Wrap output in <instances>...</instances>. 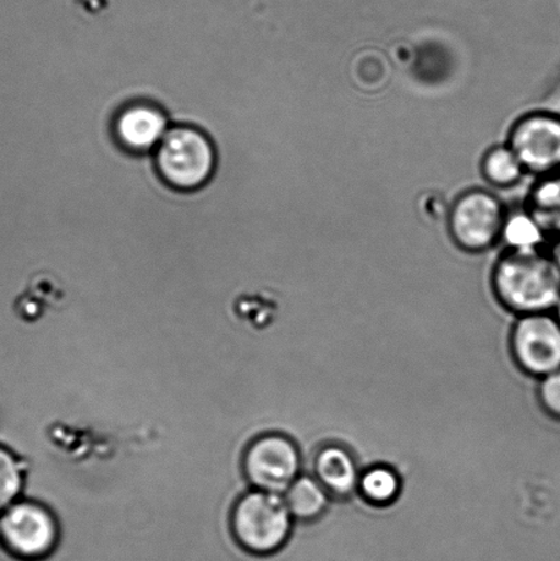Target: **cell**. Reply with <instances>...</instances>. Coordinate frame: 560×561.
Wrapping results in <instances>:
<instances>
[{"instance_id": "obj_13", "label": "cell", "mask_w": 560, "mask_h": 561, "mask_svg": "<svg viewBox=\"0 0 560 561\" xmlns=\"http://www.w3.org/2000/svg\"><path fill=\"white\" fill-rule=\"evenodd\" d=\"M358 489L362 496L375 505H388L397 500L400 481L397 472L388 467H373L361 474Z\"/></svg>"}, {"instance_id": "obj_11", "label": "cell", "mask_w": 560, "mask_h": 561, "mask_svg": "<svg viewBox=\"0 0 560 561\" xmlns=\"http://www.w3.org/2000/svg\"><path fill=\"white\" fill-rule=\"evenodd\" d=\"M546 239L560 240V172L540 178L530 191L528 210Z\"/></svg>"}, {"instance_id": "obj_19", "label": "cell", "mask_w": 560, "mask_h": 561, "mask_svg": "<svg viewBox=\"0 0 560 561\" xmlns=\"http://www.w3.org/2000/svg\"><path fill=\"white\" fill-rule=\"evenodd\" d=\"M556 317L558 318V321L560 322V300L558 302V306L556 307Z\"/></svg>"}, {"instance_id": "obj_18", "label": "cell", "mask_w": 560, "mask_h": 561, "mask_svg": "<svg viewBox=\"0 0 560 561\" xmlns=\"http://www.w3.org/2000/svg\"><path fill=\"white\" fill-rule=\"evenodd\" d=\"M551 255L553 257V261H556L557 266L559 268V273H560V240L556 241V249H553V252Z\"/></svg>"}, {"instance_id": "obj_17", "label": "cell", "mask_w": 560, "mask_h": 561, "mask_svg": "<svg viewBox=\"0 0 560 561\" xmlns=\"http://www.w3.org/2000/svg\"><path fill=\"white\" fill-rule=\"evenodd\" d=\"M539 396L548 414L560 421V368L541 378Z\"/></svg>"}, {"instance_id": "obj_14", "label": "cell", "mask_w": 560, "mask_h": 561, "mask_svg": "<svg viewBox=\"0 0 560 561\" xmlns=\"http://www.w3.org/2000/svg\"><path fill=\"white\" fill-rule=\"evenodd\" d=\"M524 170L523 163L508 146L492 148L482 161L484 178L496 186H512L518 183Z\"/></svg>"}, {"instance_id": "obj_9", "label": "cell", "mask_w": 560, "mask_h": 561, "mask_svg": "<svg viewBox=\"0 0 560 561\" xmlns=\"http://www.w3.org/2000/svg\"><path fill=\"white\" fill-rule=\"evenodd\" d=\"M117 135L121 142L132 151L151 150L167 135V118L156 107L137 104L119 115Z\"/></svg>"}, {"instance_id": "obj_10", "label": "cell", "mask_w": 560, "mask_h": 561, "mask_svg": "<svg viewBox=\"0 0 560 561\" xmlns=\"http://www.w3.org/2000/svg\"><path fill=\"white\" fill-rule=\"evenodd\" d=\"M316 478L329 494L350 496L358 489L361 474L353 455L339 445H329L317 454L315 460Z\"/></svg>"}, {"instance_id": "obj_1", "label": "cell", "mask_w": 560, "mask_h": 561, "mask_svg": "<svg viewBox=\"0 0 560 561\" xmlns=\"http://www.w3.org/2000/svg\"><path fill=\"white\" fill-rule=\"evenodd\" d=\"M493 289L510 310L550 312L560 300V273L552 255L539 249H513L493 271Z\"/></svg>"}, {"instance_id": "obj_8", "label": "cell", "mask_w": 560, "mask_h": 561, "mask_svg": "<svg viewBox=\"0 0 560 561\" xmlns=\"http://www.w3.org/2000/svg\"><path fill=\"white\" fill-rule=\"evenodd\" d=\"M515 360L530 376L546 377L560 368V322L556 313H528L513 330Z\"/></svg>"}, {"instance_id": "obj_12", "label": "cell", "mask_w": 560, "mask_h": 561, "mask_svg": "<svg viewBox=\"0 0 560 561\" xmlns=\"http://www.w3.org/2000/svg\"><path fill=\"white\" fill-rule=\"evenodd\" d=\"M283 496L294 519L310 522L325 513L331 494L316 477L300 476Z\"/></svg>"}, {"instance_id": "obj_2", "label": "cell", "mask_w": 560, "mask_h": 561, "mask_svg": "<svg viewBox=\"0 0 560 561\" xmlns=\"http://www.w3.org/2000/svg\"><path fill=\"white\" fill-rule=\"evenodd\" d=\"M294 516L283 494L252 491L236 503L232 533L241 549L255 557H268L287 543Z\"/></svg>"}, {"instance_id": "obj_7", "label": "cell", "mask_w": 560, "mask_h": 561, "mask_svg": "<svg viewBox=\"0 0 560 561\" xmlns=\"http://www.w3.org/2000/svg\"><path fill=\"white\" fill-rule=\"evenodd\" d=\"M508 147L526 170L540 178L560 172V113L526 115L514 125Z\"/></svg>"}, {"instance_id": "obj_5", "label": "cell", "mask_w": 560, "mask_h": 561, "mask_svg": "<svg viewBox=\"0 0 560 561\" xmlns=\"http://www.w3.org/2000/svg\"><path fill=\"white\" fill-rule=\"evenodd\" d=\"M506 214L495 195L469 191L459 197L449 213V233L460 249L482 252L503 238Z\"/></svg>"}, {"instance_id": "obj_15", "label": "cell", "mask_w": 560, "mask_h": 561, "mask_svg": "<svg viewBox=\"0 0 560 561\" xmlns=\"http://www.w3.org/2000/svg\"><path fill=\"white\" fill-rule=\"evenodd\" d=\"M24 485V463L10 449L0 445V514L19 502Z\"/></svg>"}, {"instance_id": "obj_4", "label": "cell", "mask_w": 560, "mask_h": 561, "mask_svg": "<svg viewBox=\"0 0 560 561\" xmlns=\"http://www.w3.org/2000/svg\"><path fill=\"white\" fill-rule=\"evenodd\" d=\"M213 147L206 136L192 128L169 130L159 142L157 167L164 181L179 190H195L213 173Z\"/></svg>"}, {"instance_id": "obj_6", "label": "cell", "mask_w": 560, "mask_h": 561, "mask_svg": "<svg viewBox=\"0 0 560 561\" xmlns=\"http://www.w3.org/2000/svg\"><path fill=\"white\" fill-rule=\"evenodd\" d=\"M243 469L256 491L284 494L300 477V453L289 437L265 434L247 447Z\"/></svg>"}, {"instance_id": "obj_3", "label": "cell", "mask_w": 560, "mask_h": 561, "mask_svg": "<svg viewBox=\"0 0 560 561\" xmlns=\"http://www.w3.org/2000/svg\"><path fill=\"white\" fill-rule=\"evenodd\" d=\"M58 541V522L46 505L19 500L0 514V547L16 561L47 559Z\"/></svg>"}, {"instance_id": "obj_16", "label": "cell", "mask_w": 560, "mask_h": 561, "mask_svg": "<svg viewBox=\"0 0 560 561\" xmlns=\"http://www.w3.org/2000/svg\"><path fill=\"white\" fill-rule=\"evenodd\" d=\"M503 238L508 241L513 249H539V245L546 240L539 225L528 213L523 214V216L507 218Z\"/></svg>"}]
</instances>
